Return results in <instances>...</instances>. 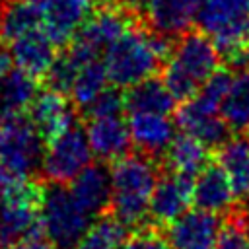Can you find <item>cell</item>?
Returning <instances> with one entry per match:
<instances>
[{"mask_svg": "<svg viewBox=\"0 0 249 249\" xmlns=\"http://www.w3.org/2000/svg\"><path fill=\"white\" fill-rule=\"evenodd\" d=\"M169 51L171 47L165 35L132 23L105 49L103 66L113 86L130 88L152 78L167 60Z\"/></svg>", "mask_w": 249, "mask_h": 249, "instance_id": "1", "label": "cell"}, {"mask_svg": "<svg viewBox=\"0 0 249 249\" xmlns=\"http://www.w3.org/2000/svg\"><path fill=\"white\" fill-rule=\"evenodd\" d=\"M109 212L126 228L146 224L150 198L158 183V163L146 154H124L115 160L111 169Z\"/></svg>", "mask_w": 249, "mask_h": 249, "instance_id": "2", "label": "cell"}, {"mask_svg": "<svg viewBox=\"0 0 249 249\" xmlns=\"http://www.w3.org/2000/svg\"><path fill=\"white\" fill-rule=\"evenodd\" d=\"M218 64L220 53L216 45L202 31H185L169 51L161 82L175 101H187L218 70Z\"/></svg>", "mask_w": 249, "mask_h": 249, "instance_id": "3", "label": "cell"}, {"mask_svg": "<svg viewBox=\"0 0 249 249\" xmlns=\"http://www.w3.org/2000/svg\"><path fill=\"white\" fill-rule=\"evenodd\" d=\"M196 21L233 68H249V0H202Z\"/></svg>", "mask_w": 249, "mask_h": 249, "instance_id": "4", "label": "cell"}, {"mask_svg": "<svg viewBox=\"0 0 249 249\" xmlns=\"http://www.w3.org/2000/svg\"><path fill=\"white\" fill-rule=\"evenodd\" d=\"M43 189L29 177H12L0 195V247L41 231Z\"/></svg>", "mask_w": 249, "mask_h": 249, "instance_id": "5", "label": "cell"}, {"mask_svg": "<svg viewBox=\"0 0 249 249\" xmlns=\"http://www.w3.org/2000/svg\"><path fill=\"white\" fill-rule=\"evenodd\" d=\"M91 216L78 204L70 189L49 183L43 189L41 228L56 249H74L78 239L89 228Z\"/></svg>", "mask_w": 249, "mask_h": 249, "instance_id": "6", "label": "cell"}, {"mask_svg": "<svg viewBox=\"0 0 249 249\" xmlns=\"http://www.w3.org/2000/svg\"><path fill=\"white\" fill-rule=\"evenodd\" d=\"M43 138L23 115L0 119V163L14 177H31L41 167Z\"/></svg>", "mask_w": 249, "mask_h": 249, "instance_id": "7", "label": "cell"}, {"mask_svg": "<svg viewBox=\"0 0 249 249\" xmlns=\"http://www.w3.org/2000/svg\"><path fill=\"white\" fill-rule=\"evenodd\" d=\"M91 148L86 130L72 126L60 136L47 142V150L41 158V173L49 183H70L82 169L91 163Z\"/></svg>", "mask_w": 249, "mask_h": 249, "instance_id": "8", "label": "cell"}, {"mask_svg": "<svg viewBox=\"0 0 249 249\" xmlns=\"http://www.w3.org/2000/svg\"><path fill=\"white\" fill-rule=\"evenodd\" d=\"M97 0H41V29L56 45H68L88 18L95 12Z\"/></svg>", "mask_w": 249, "mask_h": 249, "instance_id": "9", "label": "cell"}, {"mask_svg": "<svg viewBox=\"0 0 249 249\" xmlns=\"http://www.w3.org/2000/svg\"><path fill=\"white\" fill-rule=\"evenodd\" d=\"M193 202V177L167 173L158 177L154 187L148 214L152 216V224L163 228L177 220L181 214L187 212L189 204Z\"/></svg>", "mask_w": 249, "mask_h": 249, "instance_id": "10", "label": "cell"}, {"mask_svg": "<svg viewBox=\"0 0 249 249\" xmlns=\"http://www.w3.org/2000/svg\"><path fill=\"white\" fill-rule=\"evenodd\" d=\"M222 220L208 210H191L167 226V239L173 249H214Z\"/></svg>", "mask_w": 249, "mask_h": 249, "instance_id": "11", "label": "cell"}, {"mask_svg": "<svg viewBox=\"0 0 249 249\" xmlns=\"http://www.w3.org/2000/svg\"><path fill=\"white\" fill-rule=\"evenodd\" d=\"M31 123L39 130L43 142H51L53 138L60 136L68 128L74 126V105L66 99L64 93L56 89H45L39 91L33 99L31 107Z\"/></svg>", "mask_w": 249, "mask_h": 249, "instance_id": "12", "label": "cell"}, {"mask_svg": "<svg viewBox=\"0 0 249 249\" xmlns=\"http://www.w3.org/2000/svg\"><path fill=\"white\" fill-rule=\"evenodd\" d=\"M132 23L134 19L130 10L109 4L93 12L74 39L89 47L93 53H99V51H105L113 41H117Z\"/></svg>", "mask_w": 249, "mask_h": 249, "instance_id": "13", "label": "cell"}, {"mask_svg": "<svg viewBox=\"0 0 249 249\" xmlns=\"http://www.w3.org/2000/svg\"><path fill=\"white\" fill-rule=\"evenodd\" d=\"M86 136L93 156H97L103 161H115L123 158L124 154H128V148L132 146L128 124L121 119V115L88 117Z\"/></svg>", "mask_w": 249, "mask_h": 249, "instance_id": "14", "label": "cell"}, {"mask_svg": "<svg viewBox=\"0 0 249 249\" xmlns=\"http://www.w3.org/2000/svg\"><path fill=\"white\" fill-rule=\"evenodd\" d=\"M126 124L132 146L150 158L163 154L175 138V123L161 113H130Z\"/></svg>", "mask_w": 249, "mask_h": 249, "instance_id": "15", "label": "cell"}, {"mask_svg": "<svg viewBox=\"0 0 249 249\" xmlns=\"http://www.w3.org/2000/svg\"><path fill=\"white\" fill-rule=\"evenodd\" d=\"M202 0H142L150 27L165 37L183 35L196 21Z\"/></svg>", "mask_w": 249, "mask_h": 249, "instance_id": "16", "label": "cell"}, {"mask_svg": "<svg viewBox=\"0 0 249 249\" xmlns=\"http://www.w3.org/2000/svg\"><path fill=\"white\" fill-rule=\"evenodd\" d=\"M10 56L18 68L29 72L35 78L47 76L56 60V45L47 37L43 29L23 33L10 43Z\"/></svg>", "mask_w": 249, "mask_h": 249, "instance_id": "17", "label": "cell"}, {"mask_svg": "<svg viewBox=\"0 0 249 249\" xmlns=\"http://www.w3.org/2000/svg\"><path fill=\"white\" fill-rule=\"evenodd\" d=\"M235 193L230 177L220 165H206L193 181V202L200 210L214 214L230 212L233 208Z\"/></svg>", "mask_w": 249, "mask_h": 249, "instance_id": "18", "label": "cell"}, {"mask_svg": "<svg viewBox=\"0 0 249 249\" xmlns=\"http://www.w3.org/2000/svg\"><path fill=\"white\" fill-rule=\"evenodd\" d=\"M70 193L91 218L107 212L111 202L109 171L99 163H89L70 181Z\"/></svg>", "mask_w": 249, "mask_h": 249, "instance_id": "19", "label": "cell"}, {"mask_svg": "<svg viewBox=\"0 0 249 249\" xmlns=\"http://www.w3.org/2000/svg\"><path fill=\"white\" fill-rule=\"evenodd\" d=\"M175 124L183 132L204 142L206 146H220L222 142L228 140V132H230V128L224 123L220 113L200 109L191 99H187L185 105H181L177 109Z\"/></svg>", "mask_w": 249, "mask_h": 249, "instance_id": "20", "label": "cell"}, {"mask_svg": "<svg viewBox=\"0 0 249 249\" xmlns=\"http://www.w3.org/2000/svg\"><path fill=\"white\" fill-rule=\"evenodd\" d=\"M163 163L169 173L196 177L210 163V152L204 142L183 132L175 134V138L163 152Z\"/></svg>", "mask_w": 249, "mask_h": 249, "instance_id": "21", "label": "cell"}, {"mask_svg": "<svg viewBox=\"0 0 249 249\" xmlns=\"http://www.w3.org/2000/svg\"><path fill=\"white\" fill-rule=\"evenodd\" d=\"M39 93L37 78L21 68H10L0 78V119L23 115Z\"/></svg>", "mask_w": 249, "mask_h": 249, "instance_id": "22", "label": "cell"}, {"mask_svg": "<svg viewBox=\"0 0 249 249\" xmlns=\"http://www.w3.org/2000/svg\"><path fill=\"white\" fill-rule=\"evenodd\" d=\"M216 160L230 177L235 196H249V140L243 136L228 138L218 146Z\"/></svg>", "mask_w": 249, "mask_h": 249, "instance_id": "23", "label": "cell"}, {"mask_svg": "<svg viewBox=\"0 0 249 249\" xmlns=\"http://www.w3.org/2000/svg\"><path fill=\"white\" fill-rule=\"evenodd\" d=\"M41 0H12L0 10V39L12 43L23 33L41 29Z\"/></svg>", "mask_w": 249, "mask_h": 249, "instance_id": "24", "label": "cell"}, {"mask_svg": "<svg viewBox=\"0 0 249 249\" xmlns=\"http://www.w3.org/2000/svg\"><path fill=\"white\" fill-rule=\"evenodd\" d=\"M124 93V109L128 113H161L169 115L175 109V99L161 80L148 78L138 82Z\"/></svg>", "mask_w": 249, "mask_h": 249, "instance_id": "25", "label": "cell"}, {"mask_svg": "<svg viewBox=\"0 0 249 249\" xmlns=\"http://www.w3.org/2000/svg\"><path fill=\"white\" fill-rule=\"evenodd\" d=\"M220 115L230 130H249V68L239 70V74L231 78L230 89L220 105Z\"/></svg>", "mask_w": 249, "mask_h": 249, "instance_id": "26", "label": "cell"}, {"mask_svg": "<svg viewBox=\"0 0 249 249\" xmlns=\"http://www.w3.org/2000/svg\"><path fill=\"white\" fill-rule=\"evenodd\" d=\"M126 230L128 228L107 210L84 231L74 249H119L126 237Z\"/></svg>", "mask_w": 249, "mask_h": 249, "instance_id": "27", "label": "cell"}, {"mask_svg": "<svg viewBox=\"0 0 249 249\" xmlns=\"http://www.w3.org/2000/svg\"><path fill=\"white\" fill-rule=\"evenodd\" d=\"M107 82H109L107 70H105L103 62H99L95 58V60L86 62L78 70V74H76L68 93L72 95V101L76 103V107L86 109L107 88Z\"/></svg>", "mask_w": 249, "mask_h": 249, "instance_id": "28", "label": "cell"}, {"mask_svg": "<svg viewBox=\"0 0 249 249\" xmlns=\"http://www.w3.org/2000/svg\"><path fill=\"white\" fill-rule=\"evenodd\" d=\"M231 74L228 70H216L208 80H204L198 88V91L191 97V101L195 105H198L200 109H206V111H214V113H220V105L230 89V84H231Z\"/></svg>", "mask_w": 249, "mask_h": 249, "instance_id": "29", "label": "cell"}, {"mask_svg": "<svg viewBox=\"0 0 249 249\" xmlns=\"http://www.w3.org/2000/svg\"><path fill=\"white\" fill-rule=\"evenodd\" d=\"M119 249H173L167 235L163 233V228L156 224H142L132 230L130 235L124 237V241L119 245Z\"/></svg>", "mask_w": 249, "mask_h": 249, "instance_id": "30", "label": "cell"}, {"mask_svg": "<svg viewBox=\"0 0 249 249\" xmlns=\"http://www.w3.org/2000/svg\"><path fill=\"white\" fill-rule=\"evenodd\" d=\"M124 109V93L119 89L105 88L88 107V117H111V115H121Z\"/></svg>", "mask_w": 249, "mask_h": 249, "instance_id": "31", "label": "cell"}, {"mask_svg": "<svg viewBox=\"0 0 249 249\" xmlns=\"http://www.w3.org/2000/svg\"><path fill=\"white\" fill-rule=\"evenodd\" d=\"M8 249H56V247L49 241V237H47V235L43 233V230H41V231H35V233H31V235L19 239L18 243L10 245Z\"/></svg>", "mask_w": 249, "mask_h": 249, "instance_id": "32", "label": "cell"}, {"mask_svg": "<svg viewBox=\"0 0 249 249\" xmlns=\"http://www.w3.org/2000/svg\"><path fill=\"white\" fill-rule=\"evenodd\" d=\"M109 4H115L119 8L130 10V12H134L136 8H142V0H109Z\"/></svg>", "mask_w": 249, "mask_h": 249, "instance_id": "33", "label": "cell"}, {"mask_svg": "<svg viewBox=\"0 0 249 249\" xmlns=\"http://www.w3.org/2000/svg\"><path fill=\"white\" fill-rule=\"evenodd\" d=\"M12 68V56L6 51H0V78Z\"/></svg>", "mask_w": 249, "mask_h": 249, "instance_id": "34", "label": "cell"}, {"mask_svg": "<svg viewBox=\"0 0 249 249\" xmlns=\"http://www.w3.org/2000/svg\"><path fill=\"white\" fill-rule=\"evenodd\" d=\"M12 177H14V175H10V173H8V171H6L4 167H2V163H0V195H2L4 187L8 185V181H10Z\"/></svg>", "mask_w": 249, "mask_h": 249, "instance_id": "35", "label": "cell"}, {"mask_svg": "<svg viewBox=\"0 0 249 249\" xmlns=\"http://www.w3.org/2000/svg\"><path fill=\"white\" fill-rule=\"evenodd\" d=\"M249 212V210H247ZM247 233H249V216H247Z\"/></svg>", "mask_w": 249, "mask_h": 249, "instance_id": "36", "label": "cell"}]
</instances>
